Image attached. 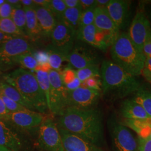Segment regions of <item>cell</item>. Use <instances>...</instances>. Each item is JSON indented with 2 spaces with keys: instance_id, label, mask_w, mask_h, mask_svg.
Instances as JSON below:
<instances>
[{
  "instance_id": "49",
  "label": "cell",
  "mask_w": 151,
  "mask_h": 151,
  "mask_svg": "<svg viewBox=\"0 0 151 151\" xmlns=\"http://www.w3.org/2000/svg\"><path fill=\"white\" fill-rule=\"evenodd\" d=\"M110 0H96V7L106 8Z\"/></svg>"
},
{
  "instance_id": "8",
  "label": "cell",
  "mask_w": 151,
  "mask_h": 151,
  "mask_svg": "<svg viewBox=\"0 0 151 151\" xmlns=\"http://www.w3.org/2000/svg\"><path fill=\"white\" fill-rule=\"evenodd\" d=\"M50 91L49 110L53 115L60 116L66 109L68 91L65 88L58 71L50 70L49 71Z\"/></svg>"
},
{
  "instance_id": "19",
  "label": "cell",
  "mask_w": 151,
  "mask_h": 151,
  "mask_svg": "<svg viewBox=\"0 0 151 151\" xmlns=\"http://www.w3.org/2000/svg\"><path fill=\"white\" fill-rule=\"evenodd\" d=\"M35 10L42 35L47 38L50 37L58 22L57 19L47 8L36 6Z\"/></svg>"
},
{
  "instance_id": "21",
  "label": "cell",
  "mask_w": 151,
  "mask_h": 151,
  "mask_svg": "<svg viewBox=\"0 0 151 151\" xmlns=\"http://www.w3.org/2000/svg\"><path fill=\"white\" fill-rule=\"evenodd\" d=\"M24 9L26 12L27 17L25 35L27 39L35 42L43 35L38 22L35 8H24Z\"/></svg>"
},
{
  "instance_id": "48",
  "label": "cell",
  "mask_w": 151,
  "mask_h": 151,
  "mask_svg": "<svg viewBox=\"0 0 151 151\" xmlns=\"http://www.w3.org/2000/svg\"><path fill=\"white\" fill-rule=\"evenodd\" d=\"M35 5L39 7L48 8L50 0H33Z\"/></svg>"
},
{
  "instance_id": "43",
  "label": "cell",
  "mask_w": 151,
  "mask_h": 151,
  "mask_svg": "<svg viewBox=\"0 0 151 151\" xmlns=\"http://www.w3.org/2000/svg\"><path fill=\"white\" fill-rule=\"evenodd\" d=\"M10 113L6 108L2 100L0 97V119L5 120L8 115Z\"/></svg>"
},
{
  "instance_id": "29",
  "label": "cell",
  "mask_w": 151,
  "mask_h": 151,
  "mask_svg": "<svg viewBox=\"0 0 151 151\" xmlns=\"http://www.w3.org/2000/svg\"><path fill=\"white\" fill-rule=\"evenodd\" d=\"M34 74L36 76L39 86L45 96L48 106H49L50 91V83L49 78V72L38 70H35Z\"/></svg>"
},
{
  "instance_id": "32",
  "label": "cell",
  "mask_w": 151,
  "mask_h": 151,
  "mask_svg": "<svg viewBox=\"0 0 151 151\" xmlns=\"http://www.w3.org/2000/svg\"><path fill=\"white\" fill-rule=\"evenodd\" d=\"M49 10L52 12L57 21L60 20L67 9L64 0H50Z\"/></svg>"
},
{
  "instance_id": "1",
  "label": "cell",
  "mask_w": 151,
  "mask_h": 151,
  "mask_svg": "<svg viewBox=\"0 0 151 151\" xmlns=\"http://www.w3.org/2000/svg\"><path fill=\"white\" fill-rule=\"evenodd\" d=\"M56 123L58 128L99 147L103 148L105 145L103 114L96 107L66 108L58 116Z\"/></svg>"
},
{
  "instance_id": "9",
  "label": "cell",
  "mask_w": 151,
  "mask_h": 151,
  "mask_svg": "<svg viewBox=\"0 0 151 151\" xmlns=\"http://www.w3.org/2000/svg\"><path fill=\"white\" fill-rule=\"evenodd\" d=\"M108 125L113 151H138V142L125 126L113 119Z\"/></svg>"
},
{
  "instance_id": "53",
  "label": "cell",
  "mask_w": 151,
  "mask_h": 151,
  "mask_svg": "<svg viewBox=\"0 0 151 151\" xmlns=\"http://www.w3.org/2000/svg\"><path fill=\"white\" fill-rule=\"evenodd\" d=\"M147 122H148V123L149 126L151 127V118H148V119H147Z\"/></svg>"
},
{
  "instance_id": "16",
  "label": "cell",
  "mask_w": 151,
  "mask_h": 151,
  "mask_svg": "<svg viewBox=\"0 0 151 151\" xmlns=\"http://www.w3.org/2000/svg\"><path fill=\"white\" fill-rule=\"evenodd\" d=\"M106 10L119 30L127 27L130 14V1L110 0Z\"/></svg>"
},
{
  "instance_id": "3",
  "label": "cell",
  "mask_w": 151,
  "mask_h": 151,
  "mask_svg": "<svg viewBox=\"0 0 151 151\" xmlns=\"http://www.w3.org/2000/svg\"><path fill=\"white\" fill-rule=\"evenodd\" d=\"M4 80L14 87L24 97L27 99L38 112L44 114H51L49 110L45 96L34 73L19 68L4 76Z\"/></svg>"
},
{
  "instance_id": "5",
  "label": "cell",
  "mask_w": 151,
  "mask_h": 151,
  "mask_svg": "<svg viewBox=\"0 0 151 151\" xmlns=\"http://www.w3.org/2000/svg\"><path fill=\"white\" fill-rule=\"evenodd\" d=\"M49 114L32 137L34 147L39 151H65L56 122Z\"/></svg>"
},
{
  "instance_id": "31",
  "label": "cell",
  "mask_w": 151,
  "mask_h": 151,
  "mask_svg": "<svg viewBox=\"0 0 151 151\" xmlns=\"http://www.w3.org/2000/svg\"><path fill=\"white\" fill-rule=\"evenodd\" d=\"M76 75L81 83L92 77H101L99 65L76 70Z\"/></svg>"
},
{
  "instance_id": "56",
  "label": "cell",
  "mask_w": 151,
  "mask_h": 151,
  "mask_svg": "<svg viewBox=\"0 0 151 151\" xmlns=\"http://www.w3.org/2000/svg\"><path fill=\"white\" fill-rule=\"evenodd\" d=\"M138 151H139V150H138Z\"/></svg>"
},
{
  "instance_id": "18",
  "label": "cell",
  "mask_w": 151,
  "mask_h": 151,
  "mask_svg": "<svg viewBox=\"0 0 151 151\" xmlns=\"http://www.w3.org/2000/svg\"><path fill=\"white\" fill-rule=\"evenodd\" d=\"M65 151H105L91 143L74 135L65 130L59 128Z\"/></svg>"
},
{
  "instance_id": "12",
  "label": "cell",
  "mask_w": 151,
  "mask_h": 151,
  "mask_svg": "<svg viewBox=\"0 0 151 151\" xmlns=\"http://www.w3.org/2000/svg\"><path fill=\"white\" fill-rule=\"evenodd\" d=\"M70 67L77 70L93 65H98L99 57L97 53L91 48L77 43L67 56Z\"/></svg>"
},
{
  "instance_id": "45",
  "label": "cell",
  "mask_w": 151,
  "mask_h": 151,
  "mask_svg": "<svg viewBox=\"0 0 151 151\" xmlns=\"http://www.w3.org/2000/svg\"><path fill=\"white\" fill-rule=\"evenodd\" d=\"M67 8H75L80 5V0H64Z\"/></svg>"
},
{
  "instance_id": "52",
  "label": "cell",
  "mask_w": 151,
  "mask_h": 151,
  "mask_svg": "<svg viewBox=\"0 0 151 151\" xmlns=\"http://www.w3.org/2000/svg\"><path fill=\"white\" fill-rule=\"evenodd\" d=\"M0 151H12L10 150H9L7 148H6L5 147L0 146Z\"/></svg>"
},
{
  "instance_id": "46",
  "label": "cell",
  "mask_w": 151,
  "mask_h": 151,
  "mask_svg": "<svg viewBox=\"0 0 151 151\" xmlns=\"http://www.w3.org/2000/svg\"><path fill=\"white\" fill-rule=\"evenodd\" d=\"M22 7L24 8H35L37 6L33 0H20Z\"/></svg>"
},
{
  "instance_id": "24",
  "label": "cell",
  "mask_w": 151,
  "mask_h": 151,
  "mask_svg": "<svg viewBox=\"0 0 151 151\" xmlns=\"http://www.w3.org/2000/svg\"><path fill=\"white\" fill-rule=\"evenodd\" d=\"M63 83L68 91L75 90L81 86V82L76 75V70L71 67L65 68L60 72Z\"/></svg>"
},
{
  "instance_id": "34",
  "label": "cell",
  "mask_w": 151,
  "mask_h": 151,
  "mask_svg": "<svg viewBox=\"0 0 151 151\" xmlns=\"http://www.w3.org/2000/svg\"><path fill=\"white\" fill-rule=\"evenodd\" d=\"M123 125H125L134 130L138 134L141 130L146 127L149 126L147 119H125Z\"/></svg>"
},
{
  "instance_id": "38",
  "label": "cell",
  "mask_w": 151,
  "mask_h": 151,
  "mask_svg": "<svg viewBox=\"0 0 151 151\" xmlns=\"http://www.w3.org/2000/svg\"><path fill=\"white\" fill-rule=\"evenodd\" d=\"M32 54L37 60L38 65H43L48 63V53L46 50L34 52Z\"/></svg>"
},
{
  "instance_id": "57",
  "label": "cell",
  "mask_w": 151,
  "mask_h": 151,
  "mask_svg": "<svg viewBox=\"0 0 151 151\" xmlns=\"http://www.w3.org/2000/svg\"><path fill=\"white\" fill-rule=\"evenodd\" d=\"M150 3H151V2H150Z\"/></svg>"
},
{
  "instance_id": "33",
  "label": "cell",
  "mask_w": 151,
  "mask_h": 151,
  "mask_svg": "<svg viewBox=\"0 0 151 151\" xmlns=\"http://www.w3.org/2000/svg\"><path fill=\"white\" fill-rule=\"evenodd\" d=\"M95 8L96 7H92L82 11L79 22L78 29L93 24Z\"/></svg>"
},
{
  "instance_id": "51",
  "label": "cell",
  "mask_w": 151,
  "mask_h": 151,
  "mask_svg": "<svg viewBox=\"0 0 151 151\" xmlns=\"http://www.w3.org/2000/svg\"><path fill=\"white\" fill-rule=\"evenodd\" d=\"M147 17H148V20H149V21L150 22L151 24V8L150 9V10H149V11H148V14L147 15Z\"/></svg>"
},
{
  "instance_id": "26",
  "label": "cell",
  "mask_w": 151,
  "mask_h": 151,
  "mask_svg": "<svg viewBox=\"0 0 151 151\" xmlns=\"http://www.w3.org/2000/svg\"><path fill=\"white\" fill-rule=\"evenodd\" d=\"M14 65H19L22 68L25 70H35L38 67V63L34 57L32 53H25L20 54L13 59Z\"/></svg>"
},
{
  "instance_id": "25",
  "label": "cell",
  "mask_w": 151,
  "mask_h": 151,
  "mask_svg": "<svg viewBox=\"0 0 151 151\" xmlns=\"http://www.w3.org/2000/svg\"><path fill=\"white\" fill-rule=\"evenodd\" d=\"M46 51L48 53V63L51 69L60 73L63 62L67 61V55L55 48L52 45L48 47Z\"/></svg>"
},
{
  "instance_id": "11",
  "label": "cell",
  "mask_w": 151,
  "mask_h": 151,
  "mask_svg": "<svg viewBox=\"0 0 151 151\" xmlns=\"http://www.w3.org/2000/svg\"><path fill=\"white\" fill-rule=\"evenodd\" d=\"M101 92L82 86L68 91L66 108L84 109L95 108L101 97Z\"/></svg>"
},
{
  "instance_id": "13",
  "label": "cell",
  "mask_w": 151,
  "mask_h": 151,
  "mask_svg": "<svg viewBox=\"0 0 151 151\" xmlns=\"http://www.w3.org/2000/svg\"><path fill=\"white\" fill-rule=\"evenodd\" d=\"M76 34L62 21H58L51 34L52 46L67 55L74 46Z\"/></svg>"
},
{
  "instance_id": "39",
  "label": "cell",
  "mask_w": 151,
  "mask_h": 151,
  "mask_svg": "<svg viewBox=\"0 0 151 151\" xmlns=\"http://www.w3.org/2000/svg\"><path fill=\"white\" fill-rule=\"evenodd\" d=\"M13 7L6 1L5 2L0 6V19L11 18Z\"/></svg>"
},
{
  "instance_id": "55",
  "label": "cell",
  "mask_w": 151,
  "mask_h": 151,
  "mask_svg": "<svg viewBox=\"0 0 151 151\" xmlns=\"http://www.w3.org/2000/svg\"><path fill=\"white\" fill-rule=\"evenodd\" d=\"M150 139H151V135H150Z\"/></svg>"
},
{
  "instance_id": "6",
  "label": "cell",
  "mask_w": 151,
  "mask_h": 151,
  "mask_svg": "<svg viewBox=\"0 0 151 151\" xmlns=\"http://www.w3.org/2000/svg\"><path fill=\"white\" fill-rule=\"evenodd\" d=\"M0 146L12 151H34L32 138L7 121L0 119Z\"/></svg>"
},
{
  "instance_id": "40",
  "label": "cell",
  "mask_w": 151,
  "mask_h": 151,
  "mask_svg": "<svg viewBox=\"0 0 151 151\" xmlns=\"http://www.w3.org/2000/svg\"><path fill=\"white\" fill-rule=\"evenodd\" d=\"M142 52L146 57H151V29L146 36Z\"/></svg>"
},
{
  "instance_id": "22",
  "label": "cell",
  "mask_w": 151,
  "mask_h": 151,
  "mask_svg": "<svg viewBox=\"0 0 151 151\" xmlns=\"http://www.w3.org/2000/svg\"><path fill=\"white\" fill-rule=\"evenodd\" d=\"M0 93L9 97L29 110L37 111L32 104L27 99L24 97L14 87L12 86L4 80L0 81Z\"/></svg>"
},
{
  "instance_id": "14",
  "label": "cell",
  "mask_w": 151,
  "mask_h": 151,
  "mask_svg": "<svg viewBox=\"0 0 151 151\" xmlns=\"http://www.w3.org/2000/svg\"><path fill=\"white\" fill-rule=\"evenodd\" d=\"M151 23L143 9H138L130 25L128 35L137 48L143 53V45L151 29Z\"/></svg>"
},
{
  "instance_id": "41",
  "label": "cell",
  "mask_w": 151,
  "mask_h": 151,
  "mask_svg": "<svg viewBox=\"0 0 151 151\" xmlns=\"http://www.w3.org/2000/svg\"><path fill=\"white\" fill-rule=\"evenodd\" d=\"M138 150L140 151H151V139L139 138Z\"/></svg>"
},
{
  "instance_id": "35",
  "label": "cell",
  "mask_w": 151,
  "mask_h": 151,
  "mask_svg": "<svg viewBox=\"0 0 151 151\" xmlns=\"http://www.w3.org/2000/svg\"><path fill=\"white\" fill-rule=\"evenodd\" d=\"M0 97L4 103L6 108L10 113H15V112H19V111H25L29 110L27 108L20 105L19 104L12 100L9 97L3 95L2 94L0 93Z\"/></svg>"
},
{
  "instance_id": "17",
  "label": "cell",
  "mask_w": 151,
  "mask_h": 151,
  "mask_svg": "<svg viewBox=\"0 0 151 151\" xmlns=\"http://www.w3.org/2000/svg\"><path fill=\"white\" fill-rule=\"evenodd\" d=\"M93 24L98 29L105 33L111 44L120 33L119 29L110 17L106 8H95Z\"/></svg>"
},
{
  "instance_id": "50",
  "label": "cell",
  "mask_w": 151,
  "mask_h": 151,
  "mask_svg": "<svg viewBox=\"0 0 151 151\" xmlns=\"http://www.w3.org/2000/svg\"><path fill=\"white\" fill-rule=\"evenodd\" d=\"M7 2L10 4L13 8L22 7L20 0H7Z\"/></svg>"
},
{
  "instance_id": "28",
  "label": "cell",
  "mask_w": 151,
  "mask_h": 151,
  "mask_svg": "<svg viewBox=\"0 0 151 151\" xmlns=\"http://www.w3.org/2000/svg\"><path fill=\"white\" fill-rule=\"evenodd\" d=\"M0 32L14 37L27 39L26 35L17 27L11 18L0 19Z\"/></svg>"
},
{
  "instance_id": "30",
  "label": "cell",
  "mask_w": 151,
  "mask_h": 151,
  "mask_svg": "<svg viewBox=\"0 0 151 151\" xmlns=\"http://www.w3.org/2000/svg\"><path fill=\"white\" fill-rule=\"evenodd\" d=\"M11 19L20 30L25 34L27 17L26 12L22 7L13 8Z\"/></svg>"
},
{
  "instance_id": "54",
  "label": "cell",
  "mask_w": 151,
  "mask_h": 151,
  "mask_svg": "<svg viewBox=\"0 0 151 151\" xmlns=\"http://www.w3.org/2000/svg\"><path fill=\"white\" fill-rule=\"evenodd\" d=\"M6 1L5 0H0V6L2 5V4H4L5 2Z\"/></svg>"
},
{
  "instance_id": "36",
  "label": "cell",
  "mask_w": 151,
  "mask_h": 151,
  "mask_svg": "<svg viewBox=\"0 0 151 151\" xmlns=\"http://www.w3.org/2000/svg\"><path fill=\"white\" fill-rule=\"evenodd\" d=\"M81 86L88 88L102 91V81L101 77H92L81 83Z\"/></svg>"
},
{
  "instance_id": "27",
  "label": "cell",
  "mask_w": 151,
  "mask_h": 151,
  "mask_svg": "<svg viewBox=\"0 0 151 151\" xmlns=\"http://www.w3.org/2000/svg\"><path fill=\"white\" fill-rule=\"evenodd\" d=\"M133 100L144 109L148 116L151 118V92L142 87L135 92Z\"/></svg>"
},
{
  "instance_id": "2",
  "label": "cell",
  "mask_w": 151,
  "mask_h": 151,
  "mask_svg": "<svg viewBox=\"0 0 151 151\" xmlns=\"http://www.w3.org/2000/svg\"><path fill=\"white\" fill-rule=\"evenodd\" d=\"M102 91L114 99H122L136 92L140 83L112 60H104L101 67Z\"/></svg>"
},
{
  "instance_id": "47",
  "label": "cell",
  "mask_w": 151,
  "mask_h": 151,
  "mask_svg": "<svg viewBox=\"0 0 151 151\" xmlns=\"http://www.w3.org/2000/svg\"><path fill=\"white\" fill-rule=\"evenodd\" d=\"M14 38L15 37L7 35L4 32H0V46H1L2 44L5 43L6 42Z\"/></svg>"
},
{
  "instance_id": "4",
  "label": "cell",
  "mask_w": 151,
  "mask_h": 151,
  "mask_svg": "<svg viewBox=\"0 0 151 151\" xmlns=\"http://www.w3.org/2000/svg\"><path fill=\"white\" fill-rule=\"evenodd\" d=\"M111 58L116 65L134 77L141 75L146 57L131 40L127 32L119 33L111 45Z\"/></svg>"
},
{
  "instance_id": "42",
  "label": "cell",
  "mask_w": 151,
  "mask_h": 151,
  "mask_svg": "<svg viewBox=\"0 0 151 151\" xmlns=\"http://www.w3.org/2000/svg\"><path fill=\"white\" fill-rule=\"evenodd\" d=\"M80 2L83 11L92 7H96V0H80Z\"/></svg>"
},
{
  "instance_id": "15",
  "label": "cell",
  "mask_w": 151,
  "mask_h": 151,
  "mask_svg": "<svg viewBox=\"0 0 151 151\" xmlns=\"http://www.w3.org/2000/svg\"><path fill=\"white\" fill-rule=\"evenodd\" d=\"M76 38L101 50H106L112 44L105 33L98 29L94 24L78 29Z\"/></svg>"
},
{
  "instance_id": "37",
  "label": "cell",
  "mask_w": 151,
  "mask_h": 151,
  "mask_svg": "<svg viewBox=\"0 0 151 151\" xmlns=\"http://www.w3.org/2000/svg\"><path fill=\"white\" fill-rule=\"evenodd\" d=\"M141 75L151 84V57H146Z\"/></svg>"
},
{
  "instance_id": "23",
  "label": "cell",
  "mask_w": 151,
  "mask_h": 151,
  "mask_svg": "<svg viewBox=\"0 0 151 151\" xmlns=\"http://www.w3.org/2000/svg\"><path fill=\"white\" fill-rule=\"evenodd\" d=\"M82 11L80 5L75 8H67L60 21L70 27L76 34L79 28V22Z\"/></svg>"
},
{
  "instance_id": "44",
  "label": "cell",
  "mask_w": 151,
  "mask_h": 151,
  "mask_svg": "<svg viewBox=\"0 0 151 151\" xmlns=\"http://www.w3.org/2000/svg\"><path fill=\"white\" fill-rule=\"evenodd\" d=\"M151 134V128L150 126H147L145 128L142 129L138 133L140 138L142 139H147L150 138Z\"/></svg>"
},
{
  "instance_id": "20",
  "label": "cell",
  "mask_w": 151,
  "mask_h": 151,
  "mask_svg": "<svg viewBox=\"0 0 151 151\" xmlns=\"http://www.w3.org/2000/svg\"><path fill=\"white\" fill-rule=\"evenodd\" d=\"M120 113L127 119H145L151 118L140 105L132 99H126L120 106Z\"/></svg>"
},
{
  "instance_id": "7",
  "label": "cell",
  "mask_w": 151,
  "mask_h": 151,
  "mask_svg": "<svg viewBox=\"0 0 151 151\" xmlns=\"http://www.w3.org/2000/svg\"><path fill=\"white\" fill-rule=\"evenodd\" d=\"M27 39L15 37L0 46V70L6 72L12 69L15 65L13 62L14 57L25 53H33Z\"/></svg>"
},
{
  "instance_id": "10",
  "label": "cell",
  "mask_w": 151,
  "mask_h": 151,
  "mask_svg": "<svg viewBox=\"0 0 151 151\" xmlns=\"http://www.w3.org/2000/svg\"><path fill=\"white\" fill-rule=\"evenodd\" d=\"M49 114H44L37 111L27 110L10 113L5 120L14 127L27 132L32 138L35 132Z\"/></svg>"
}]
</instances>
